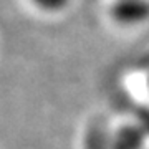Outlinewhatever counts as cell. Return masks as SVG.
<instances>
[{
    "instance_id": "cell-3",
    "label": "cell",
    "mask_w": 149,
    "mask_h": 149,
    "mask_svg": "<svg viewBox=\"0 0 149 149\" xmlns=\"http://www.w3.org/2000/svg\"><path fill=\"white\" fill-rule=\"evenodd\" d=\"M32 3L35 7H38L42 12L56 13V12H61L68 7L70 0H32Z\"/></svg>"
},
{
    "instance_id": "cell-2",
    "label": "cell",
    "mask_w": 149,
    "mask_h": 149,
    "mask_svg": "<svg viewBox=\"0 0 149 149\" xmlns=\"http://www.w3.org/2000/svg\"><path fill=\"white\" fill-rule=\"evenodd\" d=\"M114 149H141L143 148V134L134 128H126L119 131L114 141Z\"/></svg>"
},
{
    "instance_id": "cell-1",
    "label": "cell",
    "mask_w": 149,
    "mask_h": 149,
    "mask_svg": "<svg viewBox=\"0 0 149 149\" xmlns=\"http://www.w3.org/2000/svg\"><path fill=\"white\" fill-rule=\"evenodd\" d=\"M109 13L118 23L136 27L149 20V0H113Z\"/></svg>"
}]
</instances>
